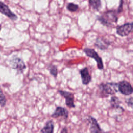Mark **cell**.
<instances>
[{"mask_svg": "<svg viewBox=\"0 0 133 133\" xmlns=\"http://www.w3.org/2000/svg\"><path fill=\"white\" fill-rule=\"evenodd\" d=\"M69 115V112L64 107L58 106L56 108L54 112L51 114V117L57 118L59 117H63L65 119H67Z\"/></svg>", "mask_w": 133, "mask_h": 133, "instance_id": "cell-10", "label": "cell"}, {"mask_svg": "<svg viewBox=\"0 0 133 133\" xmlns=\"http://www.w3.org/2000/svg\"><path fill=\"white\" fill-rule=\"evenodd\" d=\"M9 63L12 68L15 69L19 73H22L26 66L23 61L17 56H13L9 61Z\"/></svg>", "mask_w": 133, "mask_h": 133, "instance_id": "cell-4", "label": "cell"}, {"mask_svg": "<svg viewBox=\"0 0 133 133\" xmlns=\"http://www.w3.org/2000/svg\"><path fill=\"white\" fill-rule=\"evenodd\" d=\"M60 133H68V128L66 126L63 127L61 129Z\"/></svg>", "mask_w": 133, "mask_h": 133, "instance_id": "cell-21", "label": "cell"}, {"mask_svg": "<svg viewBox=\"0 0 133 133\" xmlns=\"http://www.w3.org/2000/svg\"><path fill=\"white\" fill-rule=\"evenodd\" d=\"M133 24L132 22H127L116 28V33L122 36H126L128 35L132 31Z\"/></svg>", "mask_w": 133, "mask_h": 133, "instance_id": "cell-5", "label": "cell"}, {"mask_svg": "<svg viewBox=\"0 0 133 133\" xmlns=\"http://www.w3.org/2000/svg\"><path fill=\"white\" fill-rule=\"evenodd\" d=\"M118 84V91L124 95H130L133 92V89L131 84L126 81H122Z\"/></svg>", "mask_w": 133, "mask_h": 133, "instance_id": "cell-6", "label": "cell"}, {"mask_svg": "<svg viewBox=\"0 0 133 133\" xmlns=\"http://www.w3.org/2000/svg\"><path fill=\"white\" fill-rule=\"evenodd\" d=\"M58 92L65 99V103L68 107L70 108L75 107V105L74 103V95L72 93L62 90H59Z\"/></svg>", "mask_w": 133, "mask_h": 133, "instance_id": "cell-7", "label": "cell"}, {"mask_svg": "<svg viewBox=\"0 0 133 133\" xmlns=\"http://www.w3.org/2000/svg\"><path fill=\"white\" fill-rule=\"evenodd\" d=\"M83 51L87 57L94 59L97 62V67L98 69L99 70L103 69L104 65H103L102 59L101 58V57L99 56L98 53L94 49H91L89 48H85L83 49Z\"/></svg>", "mask_w": 133, "mask_h": 133, "instance_id": "cell-3", "label": "cell"}, {"mask_svg": "<svg viewBox=\"0 0 133 133\" xmlns=\"http://www.w3.org/2000/svg\"><path fill=\"white\" fill-rule=\"evenodd\" d=\"M48 69V70H49L50 73L51 74V75H52L55 77H56L57 76L58 69L56 65H55L54 64H50L49 65Z\"/></svg>", "mask_w": 133, "mask_h": 133, "instance_id": "cell-17", "label": "cell"}, {"mask_svg": "<svg viewBox=\"0 0 133 133\" xmlns=\"http://www.w3.org/2000/svg\"><path fill=\"white\" fill-rule=\"evenodd\" d=\"M66 9L69 11L76 12L79 9V6L73 3H69L66 5Z\"/></svg>", "mask_w": 133, "mask_h": 133, "instance_id": "cell-16", "label": "cell"}, {"mask_svg": "<svg viewBox=\"0 0 133 133\" xmlns=\"http://www.w3.org/2000/svg\"><path fill=\"white\" fill-rule=\"evenodd\" d=\"M125 102H126V104H127L128 106L132 108L133 102H132V97H130V98L126 99V100H125Z\"/></svg>", "mask_w": 133, "mask_h": 133, "instance_id": "cell-19", "label": "cell"}, {"mask_svg": "<svg viewBox=\"0 0 133 133\" xmlns=\"http://www.w3.org/2000/svg\"><path fill=\"white\" fill-rule=\"evenodd\" d=\"M6 98L4 95L2 90L0 89V105L1 107H3L6 105Z\"/></svg>", "mask_w": 133, "mask_h": 133, "instance_id": "cell-18", "label": "cell"}, {"mask_svg": "<svg viewBox=\"0 0 133 133\" xmlns=\"http://www.w3.org/2000/svg\"><path fill=\"white\" fill-rule=\"evenodd\" d=\"M0 12L12 21H16L18 19V16L10 9L6 4L1 1H0Z\"/></svg>", "mask_w": 133, "mask_h": 133, "instance_id": "cell-9", "label": "cell"}, {"mask_svg": "<svg viewBox=\"0 0 133 133\" xmlns=\"http://www.w3.org/2000/svg\"><path fill=\"white\" fill-rule=\"evenodd\" d=\"M97 19L104 26H112L113 23H116L118 20L117 12L115 10H109L97 17Z\"/></svg>", "mask_w": 133, "mask_h": 133, "instance_id": "cell-1", "label": "cell"}, {"mask_svg": "<svg viewBox=\"0 0 133 133\" xmlns=\"http://www.w3.org/2000/svg\"><path fill=\"white\" fill-rule=\"evenodd\" d=\"M123 1H121L119 2V6H118L117 10H116L117 14H120L122 12V11H123Z\"/></svg>", "mask_w": 133, "mask_h": 133, "instance_id": "cell-20", "label": "cell"}, {"mask_svg": "<svg viewBox=\"0 0 133 133\" xmlns=\"http://www.w3.org/2000/svg\"><path fill=\"white\" fill-rule=\"evenodd\" d=\"M1 28H2V26H1V24H0V31H1Z\"/></svg>", "mask_w": 133, "mask_h": 133, "instance_id": "cell-22", "label": "cell"}, {"mask_svg": "<svg viewBox=\"0 0 133 133\" xmlns=\"http://www.w3.org/2000/svg\"><path fill=\"white\" fill-rule=\"evenodd\" d=\"M110 103L112 108L114 109H119L122 110V111H124L123 108L120 105L121 101L119 100V99L118 97L114 96L111 97L110 100Z\"/></svg>", "mask_w": 133, "mask_h": 133, "instance_id": "cell-14", "label": "cell"}, {"mask_svg": "<svg viewBox=\"0 0 133 133\" xmlns=\"http://www.w3.org/2000/svg\"><path fill=\"white\" fill-rule=\"evenodd\" d=\"M54 122L52 120L49 119L46 122L45 125L41 129L39 133H54Z\"/></svg>", "mask_w": 133, "mask_h": 133, "instance_id": "cell-13", "label": "cell"}, {"mask_svg": "<svg viewBox=\"0 0 133 133\" xmlns=\"http://www.w3.org/2000/svg\"><path fill=\"white\" fill-rule=\"evenodd\" d=\"M88 2L90 6L95 10L98 11L101 7V2L100 0H89Z\"/></svg>", "mask_w": 133, "mask_h": 133, "instance_id": "cell-15", "label": "cell"}, {"mask_svg": "<svg viewBox=\"0 0 133 133\" xmlns=\"http://www.w3.org/2000/svg\"><path fill=\"white\" fill-rule=\"evenodd\" d=\"M99 89L100 95L104 97H107L109 96L108 95H114L118 91L117 83H101L99 85Z\"/></svg>", "mask_w": 133, "mask_h": 133, "instance_id": "cell-2", "label": "cell"}, {"mask_svg": "<svg viewBox=\"0 0 133 133\" xmlns=\"http://www.w3.org/2000/svg\"><path fill=\"white\" fill-rule=\"evenodd\" d=\"M110 44V42L106 41L105 39L102 37H98L97 38L94 45L100 50H104L107 49Z\"/></svg>", "mask_w": 133, "mask_h": 133, "instance_id": "cell-12", "label": "cell"}, {"mask_svg": "<svg viewBox=\"0 0 133 133\" xmlns=\"http://www.w3.org/2000/svg\"><path fill=\"white\" fill-rule=\"evenodd\" d=\"M86 119L89 124V129L91 133H102V130L96 118L89 115Z\"/></svg>", "mask_w": 133, "mask_h": 133, "instance_id": "cell-8", "label": "cell"}, {"mask_svg": "<svg viewBox=\"0 0 133 133\" xmlns=\"http://www.w3.org/2000/svg\"><path fill=\"white\" fill-rule=\"evenodd\" d=\"M81 74L82 83L83 85H86L88 84L91 81V76L90 75L88 69L87 67H85L79 71Z\"/></svg>", "mask_w": 133, "mask_h": 133, "instance_id": "cell-11", "label": "cell"}]
</instances>
